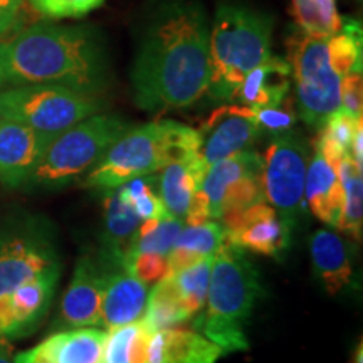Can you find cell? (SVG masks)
I'll use <instances>...</instances> for the list:
<instances>
[{
    "label": "cell",
    "instance_id": "1",
    "mask_svg": "<svg viewBox=\"0 0 363 363\" xmlns=\"http://www.w3.org/2000/svg\"><path fill=\"white\" fill-rule=\"evenodd\" d=\"M208 33L206 12L197 4H170L158 13L131 71L135 103L140 108L180 110L207 93Z\"/></svg>",
    "mask_w": 363,
    "mask_h": 363
},
{
    "label": "cell",
    "instance_id": "2",
    "mask_svg": "<svg viewBox=\"0 0 363 363\" xmlns=\"http://www.w3.org/2000/svg\"><path fill=\"white\" fill-rule=\"evenodd\" d=\"M110 81V57L101 35L86 26L39 22L0 40V91L61 84L98 96Z\"/></svg>",
    "mask_w": 363,
    "mask_h": 363
},
{
    "label": "cell",
    "instance_id": "3",
    "mask_svg": "<svg viewBox=\"0 0 363 363\" xmlns=\"http://www.w3.org/2000/svg\"><path fill=\"white\" fill-rule=\"evenodd\" d=\"M261 274L244 249L225 242L212 257L206 311L197 313L194 330L219 345L224 353L249 348L244 325L261 296Z\"/></svg>",
    "mask_w": 363,
    "mask_h": 363
},
{
    "label": "cell",
    "instance_id": "4",
    "mask_svg": "<svg viewBox=\"0 0 363 363\" xmlns=\"http://www.w3.org/2000/svg\"><path fill=\"white\" fill-rule=\"evenodd\" d=\"M199 150L201 136L195 128L172 120L152 121L126 130L83 177V185L106 192L138 177L155 175L172 162L197 155Z\"/></svg>",
    "mask_w": 363,
    "mask_h": 363
},
{
    "label": "cell",
    "instance_id": "5",
    "mask_svg": "<svg viewBox=\"0 0 363 363\" xmlns=\"http://www.w3.org/2000/svg\"><path fill=\"white\" fill-rule=\"evenodd\" d=\"M272 19L251 9L224 4L217 9L208 33L211 79L207 93L214 101H233L249 71L267 61Z\"/></svg>",
    "mask_w": 363,
    "mask_h": 363
},
{
    "label": "cell",
    "instance_id": "6",
    "mask_svg": "<svg viewBox=\"0 0 363 363\" xmlns=\"http://www.w3.org/2000/svg\"><path fill=\"white\" fill-rule=\"evenodd\" d=\"M130 128L128 121L115 115L96 113L84 118L49 142L24 187L54 190L83 179Z\"/></svg>",
    "mask_w": 363,
    "mask_h": 363
},
{
    "label": "cell",
    "instance_id": "7",
    "mask_svg": "<svg viewBox=\"0 0 363 363\" xmlns=\"http://www.w3.org/2000/svg\"><path fill=\"white\" fill-rule=\"evenodd\" d=\"M99 110L98 96L61 84H21L0 91V118L48 136H57Z\"/></svg>",
    "mask_w": 363,
    "mask_h": 363
},
{
    "label": "cell",
    "instance_id": "8",
    "mask_svg": "<svg viewBox=\"0 0 363 363\" xmlns=\"http://www.w3.org/2000/svg\"><path fill=\"white\" fill-rule=\"evenodd\" d=\"M61 267L56 233L44 217L21 214L0 222V294Z\"/></svg>",
    "mask_w": 363,
    "mask_h": 363
},
{
    "label": "cell",
    "instance_id": "9",
    "mask_svg": "<svg viewBox=\"0 0 363 363\" xmlns=\"http://www.w3.org/2000/svg\"><path fill=\"white\" fill-rule=\"evenodd\" d=\"M289 66L296 81L299 115L308 126L320 130L340 110L342 76L331 66L328 38L301 35L289 44Z\"/></svg>",
    "mask_w": 363,
    "mask_h": 363
},
{
    "label": "cell",
    "instance_id": "10",
    "mask_svg": "<svg viewBox=\"0 0 363 363\" xmlns=\"http://www.w3.org/2000/svg\"><path fill=\"white\" fill-rule=\"evenodd\" d=\"M261 167L264 201L278 212L293 233L305 211V182L310 163V147L298 131L276 135L266 148Z\"/></svg>",
    "mask_w": 363,
    "mask_h": 363
},
{
    "label": "cell",
    "instance_id": "11",
    "mask_svg": "<svg viewBox=\"0 0 363 363\" xmlns=\"http://www.w3.org/2000/svg\"><path fill=\"white\" fill-rule=\"evenodd\" d=\"M225 238L244 251L281 259L291 242V230L267 202H257L242 212L220 217Z\"/></svg>",
    "mask_w": 363,
    "mask_h": 363
},
{
    "label": "cell",
    "instance_id": "12",
    "mask_svg": "<svg viewBox=\"0 0 363 363\" xmlns=\"http://www.w3.org/2000/svg\"><path fill=\"white\" fill-rule=\"evenodd\" d=\"M61 271L62 267L45 271L0 294V338H24L38 330L52 303Z\"/></svg>",
    "mask_w": 363,
    "mask_h": 363
},
{
    "label": "cell",
    "instance_id": "13",
    "mask_svg": "<svg viewBox=\"0 0 363 363\" xmlns=\"http://www.w3.org/2000/svg\"><path fill=\"white\" fill-rule=\"evenodd\" d=\"M106 264L101 251L79 256L71 283L62 294L56 326L59 328H91L99 326V310L104 288Z\"/></svg>",
    "mask_w": 363,
    "mask_h": 363
},
{
    "label": "cell",
    "instance_id": "14",
    "mask_svg": "<svg viewBox=\"0 0 363 363\" xmlns=\"http://www.w3.org/2000/svg\"><path fill=\"white\" fill-rule=\"evenodd\" d=\"M197 131L201 136L199 155L207 167L249 150L261 135L254 110L244 104L217 108Z\"/></svg>",
    "mask_w": 363,
    "mask_h": 363
},
{
    "label": "cell",
    "instance_id": "15",
    "mask_svg": "<svg viewBox=\"0 0 363 363\" xmlns=\"http://www.w3.org/2000/svg\"><path fill=\"white\" fill-rule=\"evenodd\" d=\"M101 254L106 264V276L99 310V326L111 330L140 321L147 308L148 286L131 274L125 266L123 256H116L103 249Z\"/></svg>",
    "mask_w": 363,
    "mask_h": 363
},
{
    "label": "cell",
    "instance_id": "16",
    "mask_svg": "<svg viewBox=\"0 0 363 363\" xmlns=\"http://www.w3.org/2000/svg\"><path fill=\"white\" fill-rule=\"evenodd\" d=\"M52 138L0 118V184L22 187Z\"/></svg>",
    "mask_w": 363,
    "mask_h": 363
},
{
    "label": "cell",
    "instance_id": "17",
    "mask_svg": "<svg viewBox=\"0 0 363 363\" xmlns=\"http://www.w3.org/2000/svg\"><path fill=\"white\" fill-rule=\"evenodd\" d=\"M104 340L106 331L93 326L59 331L16 355L13 363H101Z\"/></svg>",
    "mask_w": 363,
    "mask_h": 363
},
{
    "label": "cell",
    "instance_id": "18",
    "mask_svg": "<svg viewBox=\"0 0 363 363\" xmlns=\"http://www.w3.org/2000/svg\"><path fill=\"white\" fill-rule=\"evenodd\" d=\"M310 252L316 276L326 293L335 296L350 286L353 278V247L347 239L330 229L311 235Z\"/></svg>",
    "mask_w": 363,
    "mask_h": 363
},
{
    "label": "cell",
    "instance_id": "19",
    "mask_svg": "<svg viewBox=\"0 0 363 363\" xmlns=\"http://www.w3.org/2000/svg\"><path fill=\"white\" fill-rule=\"evenodd\" d=\"M224 355L219 345L195 330L167 328L152 335L148 363H216Z\"/></svg>",
    "mask_w": 363,
    "mask_h": 363
},
{
    "label": "cell",
    "instance_id": "20",
    "mask_svg": "<svg viewBox=\"0 0 363 363\" xmlns=\"http://www.w3.org/2000/svg\"><path fill=\"white\" fill-rule=\"evenodd\" d=\"M291 66L283 57L271 56L249 71L233 101L251 108L278 106L291 89Z\"/></svg>",
    "mask_w": 363,
    "mask_h": 363
},
{
    "label": "cell",
    "instance_id": "21",
    "mask_svg": "<svg viewBox=\"0 0 363 363\" xmlns=\"http://www.w3.org/2000/svg\"><path fill=\"white\" fill-rule=\"evenodd\" d=\"M208 167L201 155L175 160L163 167L155 179L158 197L170 216L184 220L192 202L194 194L201 187L203 175Z\"/></svg>",
    "mask_w": 363,
    "mask_h": 363
},
{
    "label": "cell",
    "instance_id": "22",
    "mask_svg": "<svg viewBox=\"0 0 363 363\" xmlns=\"http://www.w3.org/2000/svg\"><path fill=\"white\" fill-rule=\"evenodd\" d=\"M305 199L318 220L337 229L343 207L342 184L337 169L316 148L308 163Z\"/></svg>",
    "mask_w": 363,
    "mask_h": 363
},
{
    "label": "cell",
    "instance_id": "23",
    "mask_svg": "<svg viewBox=\"0 0 363 363\" xmlns=\"http://www.w3.org/2000/svg\"><path fill=\"white\" fill-rule=\"evenodd\" d=\"M261 167L262 158L252 150H244L208 167L197 192L207 202L211 219H220L222 201L229 189L238 184L242 177L261 172Z\"/></svg>",
    "mask_w": 363,
    "mask_h": 363
},
{
    "label": "cell",
    "instance_id": "24",
    "mask_svg": "<svg viewBox=\"0 0 363 363\" xmlns=\"http://www.w3.org/2000/svg\"><path fill=\"white\" fill-rule=\"evenodd\" d=\"M103 217L101 249L116 256H125L142 219L136 216L133 207L121 199L116 189L106 190L104 194Z\"/></svg>",
    "mask_w": 363,
    "mask_h": 363
},
{
    "label": "cell",
    "instance_id": "25",
    "mask_svg": "<svg viewBox=\"0 0 363 363\" xmlns=\"http://www.w3.org/2000/svg\"><path fill=\"white\" fill-rule=\"evenodd\" d=\"M190 315L182 305L180 294L177 291L174 276L169 274L153 284L152 293L148 294L147 308H145L143 323L155 333L158 330L175 328L185 323Z\"/></svg>",
    "mask_w": 363,
    "mask_h": 363
},
{
    "label": "cell",
    "instance_id": "26",
    "mask_svg": "<svg viewBox=\"0 0 363 363\" xmlns=\"http://www.w3.org/2000/svg\"><path fill=\"white\" fill-rule=\"evenodd\" d=\"M337 174L343 190V207L337 229L343 230L353 239H362L363 225V179L362 169L345 155L337 165Z\"/></svg>",
    "mask_w": 363,
    "mask_h": 363
},
{
    "label": "cell",
    "instance_id": "27",
    "mask_svg": "<svg viewBox=\"0 0 363 363\" xmlns=\"http://www.w3.org/2000/svg\"><path fill=\"white\" fill-rule=\"evenodd\" d=\"M291 16L311 38H331L342 29L337 0H291Z\"/></svg>",
    "mask_w": 363,
    "mask_h": 363
},
{
    "label": "cell",
    "instance_id": "28",
    "mask_svg": "<svg viewBox=\"0 0 363 363\" xmlns=\"http://www.w3.org/2000/svg\"><path fill=\"white\" fill-rule=\"evenodd\" d=\"M185 222L179 217L170 216L169 212L157 219H148L140 224L133 240H131L126 254L153 252L169 256L174 249L175 240L184 229ZM125 254V256H126Z\"/></svg>",
    "mask_w": 363,
    "mask_h": 363
},
{
    "label": "cell",
    "instance_id": "29",
    "mask_svg": "<svg viewBox=\"0 0 363 363\" xmlns=\"http://www.w3.org/2000/svg\"><path fill=\"white\" fill-rule=\"evenodd\" d=\"M212 257L214 256L206 257V259L197 262L195 266L172 274L174 276L177 291L180 294L182 305H184L190 316L201 313L203 305H206Z\"/></svg>",
    "mask_w": 363,
    "mask_h": 363
},
{
    "label": "cell",
    "instance_id": "30",
    "mask_svg": "<svg viewBox=\"0 0 363 363\" xmlns=\"http://www.w3.org/2000/svg\"><path fill=\"white\" fill-rule=\"evenodd\" d=\"M125 202H128L140 219H157L167 214L165 207L157 194L155 177H138V179L128 180L126 184L116 189Z\"/></svg>",
    "mask_w": 363,
    "mask_h": 363
},
{
    "label": "cell",
    "instance_id": "31",
    "mask_svg": "<svg viewBox=\"0 0 363 363\" xmlns=\"http://www.w3.org/2000/svg\"><path fill=\"white\" fill-rule=\"evenodd\" d=\"M225 242V229L217 220H206L202 224L184 225L174 247H184L202 256H214Z\"/></svg>",
    "mask_w": 363,
    "mask_h": 363
},
{
    "label": "cell",
    "instance_id": "32",
    "mask_svg": "<svg viewBox=\"0 0 363 363\" xmlns=\"http://www.w3.org/2000/svg\"><path fill=\"white\" fill-rule=\"evenodd\" d=\"M30 6L45 19H79L94 9L101 7L104 0H29Z\"/></svg>",
    "mask_w": 363,
    "mask_h": 363
},
{
    "label": "cell",
    "instance_id": "33",
    "mask_svg": "<svg viewBox=\"0 0 363 363\" xmlns=\"http://www.w3.org/2000/svg\"><path fill=\"white\" fill-rule=\"evenodd\" d=\"M123 261L131 274L136 276V278L147 286L157 284L158 281L170 274L169 259H167V256H162V254H126V256H123Z\"/></svg>",
    "mask_w": 363,
    "mask_h": 363
},
{
    "label": "cell",
    "instance_id": "34",
    "mask_svg": "<svg viewBox=\"0 0 363 363\" xmlns=\"http://www.w3.org/2000/svg\"><path fill=\"white\" fill-rule=\"evenodd\" d=\"M140 321L111 328L106 333L101 363H130V347L133 342Z\"/></svg>",
    "mask_w": 363,
    "mask_h": 363
},
{
    "label": "cell",
    "instance_id": "35",
    "mask_svg": "<svg viewBox=\"0 0 363 363\" xmlns=\"http://www.w3.org/2000/svg\"><path fill=\"white\" fill-rule=\"evenodd\" d=\"M252 110L261 133L276 136L293 130L294 123H296V115H294V111L291 108H284L283 103L278 104V106L252 108Z\"/></svg>",
    "mask_w": 363,
    "mask_h": 363
},
{
    "label": "cell",
    "instance_id": "36",
    "mask_svg": "<svg viewBox=\"0 0 363 363\" xmlns=\"http://www.w3.org/2000/svg\"><path fill=\"white\" fill-rule=\"evenodd\" d=\"M340 110L360 118L363 113V81L362 72L343 76L340 84Z\"/></svg>",
    "mask_w": 363,
    "mask_h": 363
},
{
    "label": "cell",
    "instance_id": "37",
    "mask_svg": "<svg viewBox=\"0 0 363 363\" xmlns=\"http://www.w3.org/2000/svg\"><path fill=\"white\" fill-rule=\"evenodd\" d=\"M24 0H0V40L7 39L19 24Z\"/></svg>",
    "mask_w": 363,
    "mask_h": 363
},
{
    "label": "cell",
    "instance_id": "38",
    "mask_svg": "<svg viewBox=\"0 0 363 363\" xmlns=\"http://www.w3.org/2000/svg\"><path fill=\"white\" fill-rule=\"evenodd\" d=\"M167 259H169L170 274H175V272H180L187 269V267L195 266L197 262L203 261L206 259V256H202V254L199 252L189 251V249H184V247H174L169 252V256H167Z\"/></svg>",
    "mask_w": 363,
    "mask_h": 363
},
{
    "label": "cell",
    "instance_id": "39",
    "mask_svg": "<svg viewBox=\"0 0 363 363\" xmlns=\"http://www.w3.org/2000/svg\"><path fill=\"white\" fill-rule=\"evenodd\" d=\"M362 143H363V123H360L357 126L355 135H353L350 148H348V155L353 162L357 163L358 167L362 169V163H363V152H362Z\"/></svg>",
    "mask_w": 363,
    "mask_h": 363
},
{
    "label": "cell",
    "instance_id": "40",
    "mask_svg": "<svg viewBox=\"0 0 363 363\" xmlns=\"http://www.w3.org/2000/svg\"><path fill=\"white\" fill-rule=\"evenodd\" d=\"M13 348L6 338H0V363H13Z\"/></svg>",
    "mask_w": 363,
    "mask_h": 363
},
{
    "label": "cell",
    "instance_id": "41",
    "mask_svg": "<svg viewBox=\"0 0 363 363\" xmlns=\"http://www.w3.org/2000/svg\"><path fill=\"white\" fill-rule=\"evenodd\" d=\"M352 363H363V343H358L355 353H353Z\"/></svg>",
    "mask_w": 363,
    "mask_h": 363
}]
</instances>
